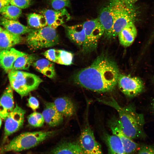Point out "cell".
<instances>
[{"label":"cell","mask_w":154,"mask_h":154,"mask_svg":"<svg viewBox=\"0 0 154 154\" xmlns=\"http://www.w3.org/2000/svg\"><path fill=\"white\" fill-rule=\"evenodd\" d=\"M40 13L45 17L47 26L55 29L70 19L66 8L59 10L44 9L41 11Z\"/></svg>","instance_id":"cell-12"},{"label":"cell","mask_w":154,"mask_h":154,"mask_svg":"<svg viewBox=\"0 0 154 154\" xmlns=\"http://www.w3.org/2000/svg\"><path fill=\"white\" fill-rule=\"evenodd\" d=\"M54 104L58 111L63 116L70 117L75 112V108L72 102L66 97L56 98Z\"/></svg>","instance_id":"cell-22"},{"label":"cell","mask_w":154,"mask_h":154,"mask_svg":"<svg viewBox=\"0 0 154 154\" xmlns=\"http://www.w3.org/2000/svg\"><path fill=\"white\" fill-rule=\"evenodd\" d=\"M42 114L44 121L50 126H56L63 121V116L57 110L53 102H46Z\"/></svg>","instance_id":"cell-15"},{"label":"cell","mask_w":154,"mask_h":154,"mask_svg":"<svg viewBox=\"0 0 154 154\" xmlns=\"http://www.w3.org/2000/svg\"><path fill=\"white\" fill-rule=\"evenodd\" d=\"M67 37L72 42L80 46L85 40V33L83 24L65 27Z\"/></svg>","instance_id":"cell-17"},{"label":"cell","mask_w":154,"mask_h":154,"mask_svg":"<svg viewBox=\"0 0 154 154\" xmlns=\"http://www.w3.org/2000/svg\"><path fill=\"white\" fill-rule=\"evenodd\" d=\"M35 59L36 57L34 55L26 53L18 57L16 60L11 70H28L35 61Z\"/></svg>","instance_id":"cell-26"},{"label":"cell","mask_w":154,"mask_h":154,"mask_svg":"<svg viewBox=\"0 0 154 154\" xmlns=\"http://www.w3.org/2000/svg\"><path fill=\"white\" fill-rule=\"evenodd\" d=\"M2 118L0 116V128L1 127V124H2Z\"/></svg>","instance_id":"cell-36"},{"label":"cell","mask_w":154,"mask_h":154,"mask_svg":"<svg viewBox=\"0 0 154 154\" xmlns=\"http://www.w3.org/2000/svg\"><path fill=\"white\" fill-rule=\"evenodd\" d=\"M114 17V23L110 38L118 36L119 32L129 23H134L138 18L139 10L134 4H127L119 0H110Z\"/></svg>","instance_id":"cell-3"},{"label":"cell","mask_w":154,"mask_h":154,"mask_svg":"<svg viewBox=\"0 0 154 154\" xmlns=\"http://www.w3.org/2000/svg\"><path fill=\"white\" fill-rule=\"evenodd\" d=\"M3 29L0 26V32Z\"/></svg>","instance_id":"cell-37"},{"label":"cell","mask_w":154,"mask_h":154,"mask_svg":"<svg viewBox=\"0 0 154 154\" xmlns=\"http://www.w3.org/2000/svg\"><path fill=\"white\" fill-rule=\"evenodd\" d=\"M120 74L116 63L104 54L98 56L89 66L77 72L73 77L75 83L99 93L113 90Z\"/></svg>","instance_id":"cell-1"},{"label":"cell","mask_w":154,"mask_h":154,"mask_svg":"<svg viewBox=\"0 0 154 154\" xmlns=\"http://www.w3.org/2000/svg\"><path fill=\"white\" fill-rule=\"evenodd\" d=\"M108 125L113 134L120 139L124 149L127 154H134L138 150L139 144L125 135L121 131L118 119L113 118L108 122Z\"/></svg>","instance_id":"cell-11"},{"label":"cell","mask_w":154,"mask_h":154,"mask_svg":"<svg viewBox=\"0 0 154 154\" xmlns=\"http://www.w3.org/2000/svg\"><path fill=\"white\" fill-rule=\"evenodd\" d=\"M82 24L85 38L82 46V51L88 53L96 49L98 40L104 34L105 31L98 18L87 21Z\"/></svg>","instance_id":"cell-7"},{"label":"cell","mask_w":154,"mask_h":154,"mask_svg":"<svg viewBox=\"0 0 154 154\" xmlns=\"http://www.w3.org/2000/svg\"><path fill=\"white\" fill-rule=\"evenodd\" d=\"M137 154H154V147L145 145L140 146Z\"/></svg>","instance_id":"cell-32"},{"label":"cell","mask_w":154,"mask_h":154,"mask_svg":"<svg viewBox=\"0 0 154 154\" xmlns=\"http://www.w3.org/2000/svg\"><path fill=\"white\" fill-rule=\"evenodd\" d=\"M25 111L16 103L15 107L5 120L4 135L2 145L8 137L16 132L22 127Z\"/></svg>","instance_id":"cell-9"},{"label":"cell","mask_w":154,"mask_h":154,"mask_svg":"<svg viewBox=\"0 0 154 154\" xmlns=\"http://www.w3.org/2000/svg\"><path fill=\"white\" fill-rule=\"evenodd\" d=\"M10 86L21 98L37 89L42 82L38 76L19 70H11L8 72Z\"/></svg>","instance_id":"cell-5"},{"label":"cell","mask_w":154,"mask_h":154,"mask_svg":"<svg viewBox=\"0 0 154 154\" xmlns=\"http://www.w3.org/2000/svg\"><path fill=\"white\" fill-rule=\"evenodd\" d=\"M137 35V30L134 23H131L118 33L119 42L122 46L127 47L133 43Z\"/></svg>","instance_id":"cell-20"},{"label":"cell","mask_w":154,"mask_h":154,"mask_svg":"<svg viewBox=\"0 0 154 154\" xmlns=\"http://www.w3.org/2000/svg\"><path fill=\"white\" fill-rule=\"evenodd\" d=\"M22 13L21 9L11 4L3 7L0 10V13L3 17L11 20H17Z\"/></svg>","instance_id":"cell-28"},{"label":"cell","mask_w":154,"mask_h":154,"mask_svg":"<svg viewBox=\"0 0 154 154\" xmlns=\"http://www.w3.org/2000/svg\"><path fill=\"white\" fill-rule=\"evenodd\" d=\"M27 105L29 107L35 111L39 108V103L36 98L31 96L28 99Z\"/></svg>","instance_id":"cell-33"},{"label":"cell","mask_w":154,"mask_h":154,"mask_svg":"<svg viewBox=\"0 0 154 154\" xmlns=\"http://www.w3.org/2000/svg\"><path fill=\"white\" fill-rule=\"evenodd\" d=\"M55 131H39L21 133L8 143L0 146V154L19 152L33 148L53 135Z\"/></svg>","instance_id":"cell-4"},{"label":"cell","mask_w":154,"mask_h":154,"mask_svg":"<svg viewBox=\"0 0 154 154\" xmlns=\"http://www.w3.org/2000/svg\"><path fill=\"white\" fill-rule=\"evenodd\" d=\"M22 38L20 35L12 33L6 30L0 32V52L10 49L20 43Z\"/></svg>","instance_id":"cell-23"},{"label":"cell","mask_w":154,"mask_h":154,"mask_svg":"<svg viewBox=\"0 0 154 154\" xmlns=\"http://www.w3.org/2000/svg\"><path fill=\"white\" fill-rule=\"evenodd\" d=\"M104 29V35L109 38L114 23V17L111 6L109 4L101 10L98 18Z\"/></svg>","instance_id":"cell-18"},{"label":"cell","mask_w":154,"mask_h":154,"mask_svg":"<svg viewBox=\"0 0 154 154\" xmlns=\"http://www.w3.org/2000/svg\"><path fill=\"white\" fill-rule=\"evenodd\" d=\"M0 25L9 32L19 35L28 34L33 29L23 25L17 20H9L3 17L0 18Z\"/></svg>","instance_id":"cell-19"},{"label":"cell","mask_w":154,"mask_h":154,"mask_svg":"<svg viewBox=\"0 0 154 154\" xmlns=\"http://www.w3.org/2000/svg\"><path fill=\"white\" fill-rule=\"evenodd\" d=\"M27 23L29 27L33 29H40L47 26L46 19L44 16L35 13L28 15Z\"/></svg>","instance_id":"cell-27"},{"label":"cell","mask_w":154,"mask_h":154,"mask_svg":"<svg viewBox=\"0 0 154 154\" xmlns=\"http://www.w3.org/2000/svg\"><path fill=\"white\" fill-rule=\"evenodd\" d=\"M54 10H59L66 7H69L70 5V0H47Z\"/></svg>","instance_id":"cell-30"},{"label":"cell","mask_w":154,"mask_h":154,"mask_svg":"<svg viewBox=\"0 0 154 154\" xmlns=\"http://www.w3.org/2000/svg\"><path fill=\"white\" fill-rule=\"evenodd\" d=\"M80 136L79 143L85 154H103L101 145L96 140L89 125L88 115Z\"/></svg>","instance_id":"cell-8"},{"label":"cell","mask_w":154,"mask_h":154,"mask_svg":"<svg viewBox=\"0 0 154 154\" xmlns=\"http://www.w3.org/2000/svg\"><path fill=\"white\" fill-rule=\"evenodd\" d=\"M153 108H154V100L153 102Z\"/></svg>","instance_id":"cell-38"},{"label":"cell","mask_w":154,"mask_h":154,"mask_svg":"<svg viewBox=\"0 0 154 154\" xmlns=\"http://www.w3.org/2000/svg\"><path fill=\"white\" fill-rule=\"evenodd\" d=\"M15 107L13 89L8 85L0 98V116L2 119L5 120Z\"/></svg>","instance_id":"cell-14"},{"label":"cell","mask_w":154,"mask_h":154,"mask_svg":"<svg viewBox=\"0 0 154 154\" xmlns=\"http://www.w3.org/2000/svg\"><path fill=\"white\" fill-rule=\"evenodd\" d=\"M28 123L31 126L34 127H40L43 126L44 121L41 113L35 112L27 117Z\"/></svg>","instance_id":"cell-29"},{"label":"cell","mask_w":154,"mask_h":154,"mask_svg":"<svg viewBox=\"0 0 154 154\" xmlns=\"http://www.w3.org/2000/svg\"><path fill=\"white\" fill-rule=\"evenodd\" d=\"M50 154H85L78 143L65 141L59 144Z\"/></svg>","instance_id":"cell-24"},{"label":"cell","mask_w":154,"mask_h":154,"mask_svg":"<svg viewBox=\"0 0 154 154\" xmlns=\"http://www.w3.org/2000/svg\"><path fill=\"white\" fill-rule=\"evenodd\" d=\"M33 0H11L10 4L16 6L21 9L29 7Z\"/></svg>","instance_id":"cell-31"},{"label":"cell","mask_w":154,"mask_h":154,"mask_svg":"<svg viewBox=\"0 0 154 154\" xmlns=\"http://www.w3.org/2000/svg\"><path fill=\"white\" fill-rule=\"evenodd\" d=\"M123 3L127 4H134L139 0H119Z\"/></svg>","instance_id":"cell-35"},{"label":"cell","mask_w":154,"mask_h":154,"mask_svg":"<svg viewBox=\"0 0 154 154\" xmlns=\"http://www.w3.org/2000/svg\"><path fill=\"white\" fill-rule=\"evenodd\" d=\"M26 54L13 48L2 50L0 52V66L8 73L11 70L16 60Z\"/></svg>","instance_id":"cell-16"},{"label":"cell","mask_w":154,"mask_h":154,"mask_svg":"<svg viewBox=\"0 0 154 154\" xmlns=\"http://www.w3.org/2000/svg\"><path fill=\"white\" fill-rule=\"evenodd\" d=\"M42 54L47 59L58 64L69 65L72 63L73 54L65 50L50 49L45 51Z\"/></svg>","instance_id":"cell-13"},{"label":"cell","mask_w":154,"mask_h":154,"mask_svg":"<svg viewBox=\"0 0 154 154\" xmlns=\"http://www.w3.org/2000/svg\"><path fill=\"white\" fill-rule=\"evenodd\" d=\"M11 0H0V10L3 7L10 5Z\"/></svg>","instance_id":"cell-34"},{"label":"cell","mask_w":154,"mask_h":154,"mask_svg":"<svg viewBox=\"0 0 154 154\" xmlns=\"http://www.w3.org/2000/svg\"><path fill=\"white\" fill-rule=\"evenodd\" d=\"M99 102L115 109L118 113L120 128L126 136L133 139L145 137L143 130L144 120L143 115L131 107H122L113 97L108 100L97 99Z\"/></svg>","instance_id":"cell-2"},{"label":"cell","mask_w":154,"mask_h":154,"mask_svg":"<svg viewBox=\"0 0 154 154\" xmlns=\"http://www.w3.org/2000/svg\"><path fill=\"white\" fill-rule=\"evenodd\" d=\"M117 84L121 91L129 97L137 96L141 93L144 89L143 82L140 78L121 74L118 76Z\"/></svg>","instance_id":"cell-10"},{"label":"cell","mask_w":154,"mask_h":154,"mask_svg":"<svg viewBox=\"0 0 154 154\" xmlns=\"http://www.w3.org/2000/svg\"><path fill=\"white\" fill-rule=\"evenodd\" d=\"M55 29L47 26L40 29H33L27 37V45L31 49L36 50L57 44L59 38Z\"/></svg>","instance_id":"cell-6"},{"label":"cell","mask_w":154,"mask_h":154,"mask_svg":"<svg viewBox=\"0 0 154 154\" xmlns=\"http://www.w3.org/2000/svg\"><path fill=\"white\" fill-rule=\"evenodd\" d=\"M32 65L37 71L49 78H52L55 76L54 64L47 59L42 58L35 61Z\"/></svg>","instance_id":"cell-25"},{"label":"cell","mask_w":154,"mask_h":154,"mask_svg":"<svg viewBox=\"0 0 154 154\" xmlns=\"http://www.w3.org/2000/svg\"><path fill=\"white\" fill-rule=\"evenodd\" d=\"M103 138L107 145L108 154H127L117 136L104 133Z\"/></svg>","instance_id":"cell-21"}]
</instances>
